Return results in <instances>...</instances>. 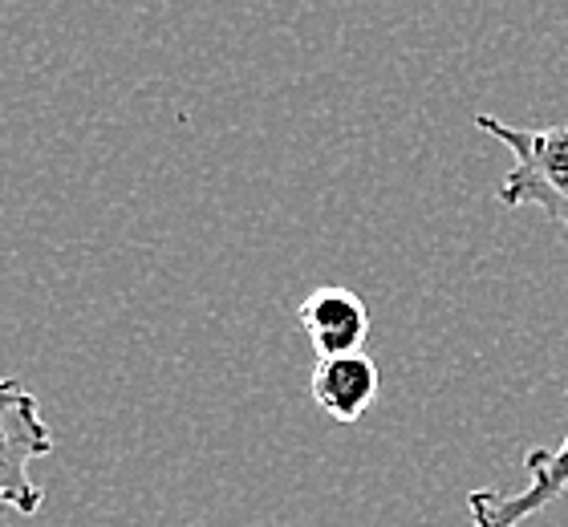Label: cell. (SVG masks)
<instances>
[{"label":"cell","instance_id":"1","mask_svg":"<svg viewBox=\"0 0 568 527\" xmlns=\"http://www.w3.org/2000/svg\"><path fill=\"white\" fill-rule=\"evenodd\" d=\"M475 126L511 154L496 200L504 207H536L568 244V126H516L496 114H475Z\"/></svg>","mask_w":568,"mask_h":527},{"label":"cell","instance_id":"2","mask_svg":"<svg viewBox=\"0 0 568 527\" xmlns=\"http://www.w3.org/2000/svg\"><path fill=\"white\" fill-rule=\"evenodd\" d=\"M45 455H53V430L41 418L37 394L17 377H0V511H41L45 491L33 479V463Z\"/></svg>","mask_w":568,"mask_h":527},{"label":"cell","instance_id":"3","mask_svg":"<svg viewBox=\"0 0 568 527\" xmlns=\"http://www.w3.org/2000/svg\"><path fill=\"white\" fill-rule=\"evenodd\" d=\"M568 398V389H565ZM524 483L520 491L499 495V491H471L467 495V516L471 527H520L548 504H557L568 491V430L557 446H532L524 455Z\"/></svg>","mask_w":568,"mask_h":527},{"label":"cell","instance_id":"4","mask_svg":"<svg viewBox=\"0 0 568 527\" xmlns=\"http://www.w3.org/2000/svg\"><path fill=\"white\" fill-rule=\"evenodd\" d=\"M296 325L308 337L317 362L321 357H345V353H362V345H366L369 308L354 288L321 284L296 305Z\"/></svg>","mask_w":568,"mask_h":527},{"label":"cell","instance_id":"5","mask_svg":"<svg viewBox=\"0 0 568 527\" xmlns=\"http://www.w3.org/2000/svg\"><path fill=\"white\" fill-rule=\"evenodd\" d=\"M382 389V374L374 357L366 353H345V357H321L308 374V394L321 414L333 422H357L374 406Z\"/></svg>","mask_w":568,"mask_h":527}]
</instances>
